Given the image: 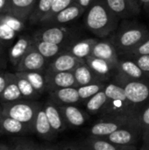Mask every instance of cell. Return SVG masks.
I'll list each match as a JSON object with an SVG mask.
<instances>
[{"label": "cell", "mask_w": 149, "mask_h": 150, "mask_svg": "<svg viewBox=\"0 0 149 150\" xmlns=\"http://www.w3.org/2000/svg\"><path fill=\"white\" fill-rule=\"evenodd\" d=\"M119 19L109 10L105 0H95L83 14L86 29L99 39L110 37L117 30Z\"/></svg>", "instance_id": "1"}, {"label": "cell", "mask_w": 149, "mask_h": 150, "mask_svg": "<svg viewBox=\"0 0 149 150\" xmlns=\"http://www.w3.org/2000/svg\"><path fill=\"white\" fill-rule=\"evenodd\" d=\"M149 36V30L143 25L136 23H123L109 37L116 47L119 56L133 49Z\"/></svg>", "instance_id": "2"}, {"label": "cell", "mask_w": 149, "mask_h": 150, "mask_svg": "<svg viewBox=\"0 0 149 150\" xmlns=\"http://www.w3.org/2000/svg\"><path fill=\"white\" fill-rule=\"evenodd\" d=\"M32 35L34 40L51 42L66 47L79 40L81 36L79 28L68 25H42Z\"/></svg>", "instance_id": "3"}, {"label": "cell", "mask_w": 149, "mask_h": 150, "mask_svg": "<svg viewBox=\"0 0 149 150\" xmlns=\"http://www.w3.org/2000/svg\"><path fill=\"white\" fill-rule=\"evenodd\" d=\"M40 103L37 100L20 99L15 102L1 105L3 107V114L13 118L25 125H26L32 133L33 123L37 112L40 106Z\"/></svg>", "instance_id": "4"}, {"label": "cell", "mask_w": 149, "mask_h": 150, "mask_svg": "<svg viewBox=\"0 0 149 150\" xmlns=\"http://www.w3.org/2000/svg\"><path fill=\"white\" fill-rule=\"evenodd\" d=\"M112 81L123 87L127 99L134 107L145 104L149 99V78L129 79L115 75Z\"/></svg>", "instance_id": "5"}, {"label": "cell", "mask_w": 149, "mask_h": 150, "mask_svg": "<svg viewBox=\"0 0 149 150\" xmlns=\"http://www.w3.org/2000/svg\"><path fill=\"white\" fill-rule=\"evenodd\" d=\"M135 116H102L89 128V136L105 138L123 127L136 123Z\"/></svg>", "instance_id": "6"}, {"label": "cell", "mask_w": 149, "mask_h": 150, "mask_svg": "<svg viewBox=\"0 0 149 150\" xmlns=\"http://www.w3.org/2000/svg\"><path fill=\"white\" fill-rule=\"evenodd\" d=\"M105 139L121 146H136L142 140V133L137 123H133L118 129Z\"/></svg>", "instance_id": "7"}, {"label": "cell", "mask_w": 149, "mask_h": 150, "mask_svg": "<svg viewBox=\"0 0 149 150\" xmlns=\"http://www.w3.org/2000/svg\"><path fill=\"white\" fill-rule=\"evenodd\" d=\"M49 61L47 60L35 47H33L23 56L18 65L16 68V71L27 72V71H39L46 72Z\"/></svg>", "instance_id": "8"}, {"label": "cell", "mask_w": 149, "mask_h": 150, "mask_svg": "<svg viewBox=\"0 0 149 150\" xmlns=\"http://www.w3.org/2000/svg\"><path fill=\"white\" fill-rule=\"evenodd\" d=\"M84 62L85 61L77 58L76 56L66 50L49 61L46 71L73 72L80 64Z\"/></svg>", "instance_id": "9"}, {"label": "cell", "mask_w": 149, "mask_h": 150, "mask_svg": "<svg viewBox=\"0 0 149 150\" xmlns=\"http://www.w3.org/2000/svg\"><path fill=\"white\" fill-rule=\"evenodd\" d=\"M59 108L65 120L68 128L82 127L87 123L90 116L85 110L77 106V105H60Z\"/></svg>", "instance_id": "10"}, {"label": "cell", "mask_w": 149, "mask_h": 150, "mask_svg": "<svg viewBox=\"0 0 149 150\" xmlns=\"http://www.w3.org/2000/svg\"><path fill=\"white\" fill-rule=\"evenodd\" d=\"M33 44L34 40L32 35L21 34L11 45L8 51V58L11 64L15 67V69L18 65L23 56L33 47Z\"/></svg>", "instance_id": "11"}, {"label": "cell", "mask_w": 149, "mask_h": 150, "mask_svg": "<svg viewBox=\"0 0 149 150\" xmlns=\"http://www.w3.org/2000/svg\"><path fill=\"white\" fill-rule=\"evenodd\" d=\"M47 92L55 90L77 87L73 72H45Z\"/></svg>", "instance_id": "12"}, {"label": "cell", "mask_w": 149, "mask_h": 150, "mask_svg": "<svg viewBox=\"0 0 149 150\" xmlns=\"http://www.w3.org/2000/svg\"><path fill=\"white\" fill-rule=\"evenodd\" d=\"M90 56L106 60L115 65H117L120 58L116 47L114 46V44L109 37L98 39L97 42L95 44L92 49Z\"/></svg>", "instance_id": "13"}, {"label": "cell", "mask_w": 149, "mask_h": 150, "mask_svg": "<svg viewBox=\"0 0 149 150\" xmlns=\"http://www.w3.org/2000/svg\"><path fill=\"white\" fill-rule=\"evenodd\" d=\"M32 133L36 134L40 138L45 140V141H52L56 138L57 134L53 130L48 119L47 117L43 104L40 105L35 120L33 123V128Z\"/></svg>", "instance_id": "14"}, {"label": "cell", "mask_w": 149, "mask_h": 150, "mask_svg": "<svg viewBox=\"0 0 149 150\" xmlns=\"http://www.w3.org/2000/svg\"><path fill=\"white\" fill-rule=\"evenodd\" d=\"M85 11L76 3L75 2L68 7L63 9L56 15H54L52 18L47 21L43 25H68L80 17L83 16Z\"/></svg>", "instance_id": "15"}, {"label": "cell", "mask_w": 149, "mask_h": 150, "mask_svg": "<svg viewBox=\"0 0 149 150\" xmlns=\"http://www.w3.org/2000/svg\"><path fill=\"white\" fill-rule=\"evenodd\" d=\"M48 99L56 104L57 105H68L81 104L77 87H68L49 91Z\"/></svg>", "instance_id": "16"}, {"label": "cell", "mask_w": 149, "mask_h": 150, "mask_svg": "<svg viewBox=\"0 0 149 150\" xmlns=\"http://www.w3.org/2000/svg\"><path fill=\"white\" fill-rule=\"evenodd\" d=\"M85 62L99 76V78L103 82L107 83L109 80L113 78L116 73L117 65L106 60L97 58L94 56H90L85 60Z\"/></svg>", "instance_id": "17"}, {"label": "cell", "mask_w": 149, "mask_h": 150, "mask_svg": "<svg viewBox=\"0 0 149 150\" xmlns=\"http://www.w3.org/2000/svg\"><path fill=\"white\" fill-rule=\"evenodd\" d=\"M43 106L48 121L55 134L58 135L59 134H61L66 131L68 129V127L59 106L54 102H52L50 99H47L43 104Z\"/></svg>", "instance_id": "18"}, {"label": "cell", "mask_w": 149, "mask_h": 150, "mask_svg": "<svg viewBox=\"0 0 149 150\" xmlns=\"http://www.w3.org/2000/svg\"><path fill=\"white\" fill-rule=\"evenodd\" d=\"M115 75L129 79H148L139 66L132 59L127 57L119 58L116 66Z\"/></svg>", "instance_id": "19"}, {"label": "cell", "mask_w": 149, "mask_h": 150, "mask_svg": "<svg viewBox=\"0 0 149 150\" xmlns=\"http://www.w3.org/2000/svg\"><path fill=\"white\" fill-rule=\"evenodd\" d=\"M37 1L38 0H10L7 12L26 22L34 10Z\"/></svg>", "instance_id": "20"}, {"label": "cell", "mask_w": 149, "mask_h": 150, "mask_svg": "<svg viewBox=\"0 0 149 150\" xmlns=\"http://www.w3.org/2000/svg\"><path fill=\"white\" fill-rule=\"evenodd\" d=\"M98 38H87L77 40L67 47V51L76 56L77 58L85 61L91 55L92 49L97 42Z\"/></svg>", "instance_id": "21"}, {"label": "cell", "mask_w": 149, "mask_h": 150, "mask_svg": "<svg viewBox=\"0 0 149 150\" xmlns=\"http://www.w3.org/2000/svg\"><path fill=\"white\" fill-rule=\"evenodd\" d=\"M88 150H138L136 146H121L114 144L105 138L89 136L82 143Z\"/></svg>", "instance_id": "22"}, {"label": "cell", "mask_w": 149, "mask_h": 150, "mask_svg": "<svg viewBox=\"0 0 149 150\" xmlns=\"http://www.w3.org/2000/svg\"><path fill=\"white\" fill-rule=\"evenodd\" d=\"M0 133L2 135H20L32 133V131L24 123L13 118L4 115L0 123Z\"/></svg>", "instance_id": "23"}, {"label": "cell", "mask_w": 149, "mask_h": 150, "mask_svg": "<svg viewBox=\"0 0 149 150\" xmlns=\"http://www.w3.org/2000/svg\"><path fill=\"white\" fill-rule=\"evenodd\" d=\"M74 76L76 82L77 83V87L87 85L93 83L103 82L99 76L89 67V65L84 62L80 64L74 71Z\"/></svg>", "instance_id": "24"}, {"label": "cell", "mask_w": 149, "mask_h": 150, "mask_svg": "<svg viewBox=\"0 0 149 150\" xmlns=\"http://www.w3.org/2000/svg\"><path fill=\"white\" fill-rule=\"evenodd\" d=\"M24 99L18 88L15 73H11L9 82L0 95V105Z\"/></svg>", "instance_id": "25"}, {"label": "cell", "mask_w": 149, "mask_h": 150, "mask_svg": "<svg viewBox=\"0 0 149 150\" xmlns=\"http://www.w3.org/2000/svg\"><path fill=\"white\" fill-rule=\"evenodd\" d=\"M108 101V98L105 92V91H101L90 98L88 100H86L84 103V110L90 115H97L100 114L103 111L104 107L105 106L106 103Z\"/></svg>", "instance_id": "26"}, {"label": "cell", "mask_w": 149, "mask_h": 150, "mask_svg": "<svg viewBox=\"0 0 149 150\" xmlns=\"http://www.w3.org/2000/svg\"><path fill=\"white\" fill-rule=\"evenodd\" d=\"M34 47L48 61L52 60L67 49V47L64 45H59L40 40H34Z\"/></svg>", "instance_id": "27"}, {"label": "cell", "mask_w": 149, "mask_h": 150, "mask_svg": "<svg viewBox=\"0 0 149 150\" xmlns=\"http://www.w3.org/2000/svg\"><path fill=\"white\" fill-rule=\"evenodd\" d=\"M109 10L119 18H130L134 14L127 0H105Z\"/></svg>", "instance_id": "28"}, {"label": "cell", "mask_w": 149, "mask_h": 150, "mask_svg": "<svg viewBox=\"0 0 149 150\" xmlns=\"http://www.w3.org/2000/svg\"><path fill=\"white\" fill-rule=\"evenodd\" d=\"M54 0H38L33 11L29 17L28 22L30 25H40L43 18L50 11Z\"/></svg>", "instance_id": "29"}, {"label": "cell", "mask_w": 149, "mask_h": 150, "mask_svg": "<svg viewBox=\"0 0 149 150\" xmlns=\"http://www.w3.org/2000/svg\"><path fill=\"white\" fill-rule=\"evenodd\" d=\"M16 72H18V71H16ZM18 73L30 82V83L33 86V88L36 90V91L40 95H43L45 92H47L46 77H45L44 72L27 71V72H18Z\"/></svg>", "instance_id": "30"}, {"label": "cell", "mask_w": 149, "mask_h": 150, "mask_svg": "<svg viewBox=\"0 0 149 150\" xmlns=\"http://www.w3.org/2000/svg\"><path fill=\"white\" fill-rule=\"evenodd\" d=\"M15 75H16V79L18 88L20 90V92L24 99L37 100L38 98H40L41 95H40L36 91V90L33 88V86L30 83V82L26 78L21 76L18 72H15Z\"/></svg>", "instance_id": "31"}, {"label": "cell", "mask_w": 149, "mask_h": 150, "mask_svg": "<svg viewBox=\"0 0 149 150\" xmlns=\"http://www.w3.org/2000/svg\"><path fill=\"white\" fill-rule=\"evenodd\" d=\"M105 85H106L105 82H98V83H90L87 85L77 87L82 104L84 103L92 96H94L95 94H97V92L103 91Z\"/></svg>", "instance_id": "32"}, {"label": "cell", "mask_w": 149, "mask_h": 150, "mask_svg": "<svg viewBox=\"0 0 149 150\" xmlns=\"http://www.w3.org/2000/svg\"><path fill=\"white\" fill-rule=\"evenodd\" d=\"M136 123L142 133V141L149 136V103L136 112Z\"/></svg>", "instance_id": "33"}, {"label": "cell", "mask_w": 149, "mask_h": 150, "mask_svg": "<svg viewBox=\"0 0 149 150\" xmlns=\"http://www.w3.org/2000/svg\"><path fill=\"white\" fill-rule=\"evenodd\" d=\"M0 20L8 26H10L11 29H13L18 34L22 33L25 28V22L24 20L18 18V17L9 12L0 14Z\"/></svg>", "instance_id": "34"}, {"label": "cell", "mask_w": 149, "mask_h": 150, "mask_svg": "<svg viewBox=\"0 0 149 150\" xmlns=\"http://www.w3.org/2000/svg\"><path fill=\"white\" fill-rule=\"evenodd\" d=\"M76 1V0H54V3H53L50 11L43 18V19L40 21V25H43L47 21H48L50 18H52L54 15H56L58 12H60L63 9L68 7L69 5L74 4Z\"/></svg>", "instance_id": "35"}, {"label": "cell", "mask_w": 149, "mask_h": 150, "mask_svg": "<svg viewBox=\"0 0 149 150\" xmlns=\"http://www.w3.org/2000/svg\"><path fill=\"white\" fill-rule=\"evenodd\" d=\"M18 33L13 29L0 20V42H2L5 47L12 45Z\"/></svg>", "instance_id": "36"}, {"label": "cell", "mask_w": 149, "mask_h": 150, "mask_svg": "<svg viewBox=\"0 0 149 150\" xmlns=\"http://www.w3.org/2000/svg\"><path fill=\"white\" fill-rule=\"evenodd\" d=\"M149 54V36L139 43L133 49L124 53L120 56H130V55H147ZM119 56V57H120Z\"/></svg>", "instance_id": "37"}, {"label": "cell", "mask_w": 149, "mask_h": 150, "mask_svg": "<svg viewBox=\"0 0 149 150\" xmlns=\"http://www.w3.org/2000/svg\"><path fill=\"white\" fill-rule=\"evenodd\" d=\"M132 59L142 70L145 76L149 78V54L147 55H130V56H122Z\"/></svg>", "instance_id": "38"}, {"label": "cell", "mask_w": 149, "mask_h": 150, "mask_svg": "<svg viewBox=\"0 0 149 150\" xmlns=\"http://www.w3.org/2000/svg\"><path fill=\"white\" fill-rule=\"evenodd\" d=\"M11 149V150H40V145L32 141L20 140L16 142Z\"/></svg>", "instance_id": "39"}, {"label": "cell", "mask_w": 149, "mask_h": 150, "mask_svg": "<svg viewBox=\"0 0 149 150\" xmlns=\"http://www.w3.org/2000/svg\"><path fill=\"white\" fill-rule=\"evenodd\" d=\"M58 147L60 150H88L83 144H76L73 142H62Z\"/></svg>", "instance_id": "40"}, {"label": "cell", "mask_w": 149, "mask_h": 150, "mask_svg": "<svg viewBox=\"0 0 149 150\" xmlns=\"http://www.w3.org/2000/svg\"><path fill=\"white\" fill-rule=\"evenodd\" d=\"M11 72L4 71V69H0V95L4 91V88L6 87L9 79H10Z\"/></svg>", "instance_id": "41"}, {"label": "cell", "mask_w": 149, "mask_h": 150, "mask_svg": "<svg viewBox=\"0 0 149 150\" xmlns=\"http://www.w3.org/2000/svg\"><path fill=\"white\" fill-rule=\"evenodd\" d=\"M4 47H5V46L2 42H0V69H4L6 66Z\"/></svg>", "instance_id": "42"}, {"label": "cell", "mask_w": 149, "mask_h": 150, "mask_svg": "<svg viewBox=\"0 0 149 150\" xmlns=\"http://www.w3.org/2000/svg\"><path fill=\"white\" fill-rule=\"evenodd\" d=\"M127 1L129 2V4H130V5L132 7L133 11L134 14L138 15L141 12V7L140 5L139 0H127Z\"/></svg>", "instance_id": "43"}, {"label": "cell", "mask_w": 149, "mask_h": 150, "mask_svg": "<svg viewBox=\"0 0 149 150\" xmlns=\"http://www.w3.org/2000/svg\"><path fill=\"white\" fill-rule=\"evenodd\" d=\"M94 1L95 0H76V2L86 11L90 7V5L93 4Z\"/></svg>", "instance_id": "44"}, {"label": "cell", "mask_w": 149, "mask_h": 150, "mask_svg": "<svg viewBox=\"0 0 149 150\" xmlns=\"http://www.w3.org/2000/svg\"><path fill=\"white\" fill-rule=\"evenodd\" d=\"M10 0H0V14L7 12Z\"/></svg>", "instance_id": "45"}, {"label": "cell", "mask_w": 149, "mask_h": 150, "mask_svg": "<svg viewBox=\"0 0 149 150\" xmlns=\"http://www.w3.org/2000/svg\"><path fill=\"white\" fill-rule=\"evenodd\" d=\"M40 150H60L58 146L50 145H40Z\"/></svg>", "instance_id": "46"}, {"label": "cell", "mask_w": 149, "mask_h": 150, "mask_svg": "<svg viewBox=\"0 0 149 150\" xmlns=\"http://www.w3.org/2000/svg\"><path fill=\"white\" fill-rule=\"evenodd\" d=\"M139 2L141 8H143L147 11H149V0H139Z\"/></svg>", "instance_id": "47"}, {"label": "cell", "mask_w": 149, "mask_h": 150, "mask_svg": "<svg viewBox=\"0 0 149 150\" xmlns=\"http://www.w3.org/2000/svg\"><path fill=\"white\" fill-rule=\"evenodd\" d=\"M141 150H149V137L143 140V144Z\"/></svg>", "instance_id": "48"}, {"label": "cell", "mask_w": 149, "mask_h": 150, "mask_svg": "<svg viewBox=\"0 0 149 150\" xmlns=\"http://www.w3.org/2000/svg\"><path fill=\"white\" fill-rule=\"evenodd\" d=\"M11 147L5 145L4 143H0V150H10Z\"/></svg>", "instance_id": "49"}, {"label": "cell", "mask_w": 149, "mask_h": 150, "mask_svg": "<svg viewBox=\"0 0 149 150\" xmlns=\"http://www.w3.org/2000/svg\"><path fill=\"white\" fill-rule=\"evenodd\" d=\"M3 116H4V114H3V107H2V105H0V123H1V120H2ZM1 136H2V134H1V133H0V137H1Z\"/></svg>", "instance_id": "50"}, {"label": "cell", "mask_w": 149, "mask_h": 150, "mask_svg": "<svg viewBox=\"0 0 149 150\" xmlns=\"http://www.w3.org/2000/svg\"><path fill=\"white\" fill-rule=\"evenodd\" d=\"M10 150H11V149H10Z\"/></svg>", "instance_id": "51"}, {"label": "cell", "mask_w": 149, "mask_h": 150, "mask_svg": "<svg viewBox=\"0 0 149 150\" xmlns=\"http://www.w3.org/2000/svg\"><path fill=\"white\" fill-rule=\"evenodd\" d=\"M148 137H149V136H148Z\"/></svg>", "instance_id": "52"}]
</instances>
